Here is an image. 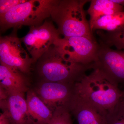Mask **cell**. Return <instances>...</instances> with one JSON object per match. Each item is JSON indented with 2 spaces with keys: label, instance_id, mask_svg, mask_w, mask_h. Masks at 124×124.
I'll use <instances>...</instances> for the list:
<instances>
[{
  "label": "cell",
  "instance_id": "obj_1",
  "mask_svg": "<svg viewBox=\"0 0 124 124\" xmlns=\"http://www.w3.org/2000/svg\"><path fill=\"white\" fill-rule=\"evenodd\" d=\"M93 70L75 84V94L108 113L121 100L124 91L101 69Z\"/></svg>",
  "mask_w": 124,
  "mask_h": 124
},
{
  "label": "cell",
  "instance_id": "obj_2",
  "mask_svg": "<svg viewBox=\"0 0 124 124\" xmlns=\"http://www.w3.org/2000/svg\"><path fill=\"white\" fill-rule=\"evenodd\" d=\"M37 72L42 80L75 84L93 68L90 65L70 62L63 57L55 44L50 46L36 62Z\"/></svg>",
  "mask_w": 124,
  "mask_h": 124
},
{
  "label": "cell",
  "instance_id": "obj_3",
  "mask_svg": "<svg viewBox=\"0 0 124 124\" xmlns=\"http://www.w3.org/2000/svg\"><path fill=\"white\" fill-rule=\"evenodd\" d=\"M88 0H57L52 10V21L57 26L64 38L85 36L95 40L89 22L86 19L84 6Z\"/></svg>",
  "mask_w": 124,
  "mask_h": 124
},
{
  "label": "cell",
  "instance_id": "obj_4",
  "mask_svg": "<svg viewBox=\"0 0 124 124\" xmlns=\"http://www.w3.org/2000/svg\"><path fill=\"white\" fill-rule=\"evenodd\" d=\"M57 0H29L18 5L0 16V30L4 32L13 28L17 30L23 26L41 25L51 16Z\"/></svg>",
  "mask_w": 124,
  "mask_h": 124
},
{
  "label": "cell",
  "instance_id": "obj_5",
  "mask_svg": "<svg viewBox=\"0 0 124 124\" xmlns=\"http://www.w3.org/2000/svg\"><path fill=\"white\" fill-rule=\"evenodd\" d=\"M55 44L63 57L70 62L87 65L97 60L99 44L96 40L85 36L63 37Z\"/></svg>",
  "mask_w": 124,
  "mask_h": 124
},
{
  "label": "cell",
  "instance_id": "obj_6",
  "mask_svg": "<svg viewBox=\"0 0 124 124\" xmlns=\"http://www.w3.org/2000/svg\"><path fill=\"white\" fill-rule=\"evenodd\" d=\"M60 35L53 21L47 19L41 25L30 27L28 33L20 39L34 64L61 38Z\"/></svg>",
  "mask_w": 124,
  "mask_h": 124
},
{
  "label": "cell",
  "instance_id": "obj_7",
  "mask_svg": "<svg viewBox=\"0 0 124 124\" xmlns=\"http://www.w3.org/2000/svg\"><path fill=\"white\" fill-rule=\"evenodd\" d=\"M18 30H13L9 35L0 38V63L27 75L33 64L31 56L17 35Z\"/></svg>",
  "mask_w": 124,
  "mask_h": 124
},
{
  "label": "cell",
  "instance_id": "obj_8",
  "mask_svg": "<svg viewBox=\"0 0 124 124\" xmlns=\"http://www.w3.org/2000/svg\"><path fill=\"white\" fill-rule=\"evenodd\" d=\"M40 98L51 111L64 107L69 108L75 95V84L41 80L34 90Z\"/></svg>",
  "mask_w": 124,
  "mask_h": 124
},
{
  "label": "cell",
  "instance_id": "obj_9",
  "mask_svg": "<svg viewBox=\"0 0 124 124\" xmlns=\"http://www.w3.org/2000/svg\"><path fill=\"white\" fill-rule=\"evenodd\" d=\"M24 93L6 91L0 87V106L11 124H34L28 112Z\"/></svg>",
  "mask_w": 124,
  "mask_h": 124
},
{
  "label": "cell",
  "instance_id": "obj_10",
  "mask_svg": "<svg viewBox=\"0 0 124 124\" xmlns=\"http://www.w3.org/2000/svg\"><path fill=\"white\" fill-rule=\"evenodd\" d=\"M99 44L97 60L93 69L99 68L118 85H124V50H114Z\"/></svg>",
  "mask_w": 124,
  "mask_h": 124
},
{
  "label": "cell",
  "instance_id": "obj_11",
  "mask_svg": "<svg viewBox=\"0 0 124 124\" xmlns=\"http://www.w3.org/2000/svg\"><path fill=\"white\" fill-rule=\"evenodd\" d=\"M69 109L78 124H107V112L75 94Z\"/></svg>",
  "mask_w": 124,
  "mask_h": 124
},
{
  "label": "cell",
  "instance_id": "obj_12",
  "mask_svg": "<svg viewBox=\"0 0 124 124\" xmlns=\"http://www.w3.org/2000/svg\"><path fill=\"white\" fill-rule=\"evenodd\" d=\"M26 74L4 64H0V87L6 91L25 93L29 90Z\"/></svg>",
  "mask_w": 124,
  "mask_h": 124
},
{
  "label": "cell",
  "instance_id": "obj_13",
  "mask_svg": "<svg viewBox=\"0 0 124 124\" xmlns=\"http://www.w3.org/2000/svg\"><path fill=\"white\" fill-rule=\"evenodd\" d=\"M26 100L28 112L34 124H48L53 112L46 106L34 90L27 92Z\"/></svg>",
  "mask_w": 124,
  "mask_h": 124
},
{
  "label": "cell",
  "instance_id": "obj_14",
  "mask_svg": "<svg viewBox=\"0 0 124 124\" xmlns=\"http://www.w3.org/2000/svg\"><path fill=\"white\" fill-rule=\"evenodd\" d=\"M87 13L90 16V26L103 16L124 11V7L113 0H92Z\"/></svg>",
  "mask_w": 124,
  "mask_h": 124
},
{
  "label": "cell",
  "instance_id": "obj_15",
  "mask_svg": "<svg viewBox=\"0 0 124 124\" xmlns=\"http://www.w3.org/2000/svg\"><path fill=\"white\" fill-rule=\"evenodd\" d=\"M124 27V11L103 16L90 26L92 31L95 30L111 32Z\"/></svg>",
  "mask_w": 124,
  "mask_h": 124
},
{
  "label": "cell",
  "instance_id": "obj_16",
  "mask_svg": "<svg viewBox=\"0 0 124 124\" xmlns=\"http://www.w3.org/2000/svg\"><path fill=\"white\" fill-rule=\"evenodd\" d=\"M97 34L100 44L110 48L114 46L118 50H124V27L111 32L98 30Z\"/></svg>",
  "mask_w": 124,
  "mask_h": 124
},
{
  "label": "cell",
  "instance_id": "obj_17",
  "mask_svg": "<svg viewBox=\"0 0 124 124\" xmlns=\"http://www.w3.org/2000/svg\"><path fill=\"white\" fill-rule=\"evenodd\" d=\"M48 124H73L69 108L64 107L56 108Z\"/></svg>",
  "mask_w": 124,
  "mask_h": 124
},
{
  "label": "cell",
  "instance_id": "obj_18",
  "mask_svg": "<svg viewBox=\"0 0 124 124\" xmlns=\"http://www.w3.org/2000/svg\"><path fill=\"white\" fill-rule=\"evenodd\" d=\"M106 120L107 124H124V105L121 100L108 112Z\"/></svg>",
  "mask_w": 124,
  "mask_h": 124
},
{
  "label": "cell",
  "instance_id": "obj_19",
  "mask_svg": "<svg viewBox=\"0 0 124 124\" xmlns=\"http://www.w3.org/2000/svg\"><path fill=\"white\" fill-rule=\"evenodd\" d=\"M26 1V0H0V16L8 13L18 5Z\"/></svg>",
  "mask_w": 124,
  "mask_h": 124
},
{
  "label": "cell",
  "instance_id": "obj_20",
  "mask_svg": "<svg viewBox=\"0 0 124 124\" xmlns=\"http://www.w3.org/2000/svg\"><path fill=\"white\" fill-rule=\"evenodd\" d=\"M0 124H11L7 116L2 112L0 114Z\"/></svg>",
  "mask_w": 124,
  "mask_h": 124
},
{
  "label": "cell",
  "instance_id": "obj_21",
  "mask_svg": "<svg viewBox=\"0 0 124 124\" xmlns=\"http://www.w3.org/2000/svg\"><path fill=\"white\" fill-rule=\"evenodd\" d=\"M113 1L124 7V0H113Z\"/></svg>",
  "mask_w": 124,
  "mask_h": 124
},
{
  "label": "cell",
  "instance_id": "obj_22",
  "mask_svg": "<svg viewBox=\"0 0 124 124\" xmlns=\"http://www.w3.org/2000/svg\"><path fill=\"white\" fill-rule=\"evenodd\" d=\"M121 101L122 102V103H123V104L124 105V94H123V96H122V98H121Z\"/></svg>",
  "mask_w": 124,
  "mask_h": 124
}]
</instances>
